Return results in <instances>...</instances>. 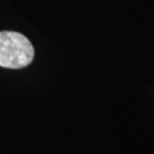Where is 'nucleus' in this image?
<instances>
[{
    "mask_svg": "<svg viewBox=\"0 0 154 154\" xmlns=\"http://www.w3.org/2000/svg\"><path fill=\"white\" fill-rule=\"evenodd\" d=\"M34 58V48L28 38L15 31L0 32V66L19 69Z\"/></svg>",
    "mask_w": 154,
    "mask_h": 154,
    "instance_id": "1",
    "label": "nucleus"
}]
</instances>
